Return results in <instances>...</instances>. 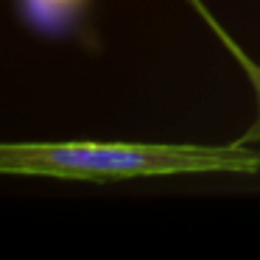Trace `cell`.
<instances>
[{
	"mask_svg": "<svg viewBox=\"0 0 260 260\" xmlns=\"http://www.w3.org/2000/svg\"><path fill=\"white\" fill-rule=\"evenodd\" d=\"M260 151L241 143H123V140H25L0 146V174L70 182H126L159 176H252Z\"/></svg>",
	"mask_w": 260,
	"mask_h": 260,
	"instance_id": "6da1fadb",
	"label": "cell"
},
{
	"mask_svg": "<svg viewBox=\"0 0 260 260\" xmlns=\"http://www.w3.org/2000/svg\"><path fill=\"white\" fill-rule=\"evenodd\" d=\"M187 3H190V6L199 12V17H202L204 23L210 25V31H213V34L218 37V42L226 48V51H230V56L235 59V64L243 70V76H246V81L252 84V90H254V98H257V118H254V123L249 126V129L243 132L241 137H235V143H241V146H257V143H260V64L254 62V59L249 56V53L243 51V48L238 45L235 40H232V34H230V31H226L224 25L218 23V20L213 17V14H210V9L204 6L202 0H187Z\"/></svg>",
	"mask_w": 260,
	"mask_h": 260,
	"instance_id": "7a4b0ae2",
	"label": "cell"
}]
</instances>
